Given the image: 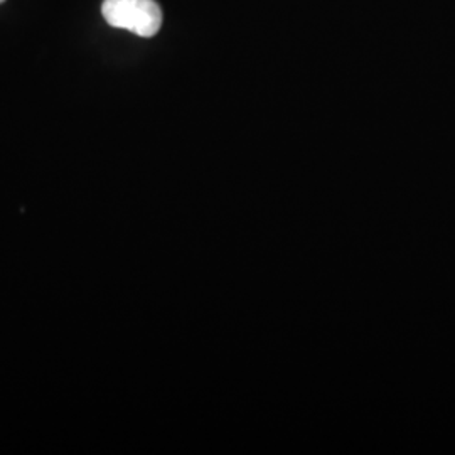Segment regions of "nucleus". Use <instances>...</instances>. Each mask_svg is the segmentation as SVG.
Wrapping results in <instances>:
<instances>
[{"instance_id":"1","label":"nucleus","mask_w":455,"mask_h":455,"mask_svg":"<svg viewBox=\"0 0 455 455\" xmlns=\"http://www.w3.org/2000/svg\"><path fill=\"white\" fill-rule=\"evenodd\" d=\"M105 20L140 37H152L163 26V11L156 0H105L101 5Z\"/></svg>"},{"instance_id":"2","label":"nucleus","mask_w":455,"mask_h":455,"mask_svg":"<svg viewBox=\"0 0 455 455\" xmlns=\"http://www.w3.org/2000/svg\"><path fill=\"white\" fill-rule=\"evenodd\" d=\"M2 2H4V0H0V4H2Z\"/></svg>"}]
</instances>
